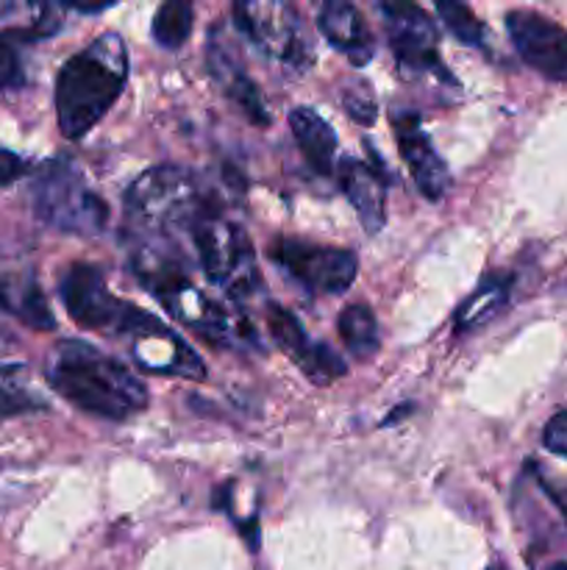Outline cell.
<instances>
[{"mask_svg": "<svg viewBox=\"0 0 567 570\" xmlns=\"http://www.w3.org/2000/svg\"><path fill=\"white\" fill-rule=\"evenodd\" d=\"M131 271L142 282V287L167 312H172L176 321H181L183 326L198 332L209 343L231 351L259 348L261 345L248 317L233 315L226 306L217 304L215 298H209L203 289L195 287L187 265H183L176 250L150 243L139 245L131 254Z\"/></svg>", "mask_w": 567, "mask_h": 570, "instance_id": "6da1fadb", "label": "cell"}, {"mask_svg": "<svg viewBox=\"0 0 567 570\" xmlns=\"http://www.w3.org/2000/svg\"><path fill=\"white\" fill-rule=\"evenodd\" d=\"M50 387L76 410L103 421H128L148 406V387L122 362L83 340H59L44 362Z\"/></svg>", "mask_w": 567, "mask_h": 570, "instance_id": "7a4b0ae2", "label": "cell"}, {"mask_svg": "<svg viewBox=\"0 0 567 570\" xmlns=\"http://www.w3.org/2000/svg\"><path fill=\"white\" fill-rule=\"evenodd\" d=\"M128 48L120 33L106 31L64 61L56 78V120L67 139L92 131L117 104L128 81Z\"/></svg>", "mask_w": 567, "mask_h": 570, "instance_id": "3957f363", "label": "cell"}, {"mask_svg": "<svg viewBox=\"0 0 567 570\" xmlns=\"http://www.w3.org/2000/svg\"><path fill=\"white\" fill-rule=\"evenodd\" d=\"M209 212H217L215 198L192 170L176 165L150 167L126 193L128 223L150 237L189 232Z\"/></svg>", "mask_w": 567, "mask_h": 570, "instance_id": "277c9868", "label": "cell"}, {"mask_svg": "<svg viewBox=\"0 0 567 570\" xmlns=\"http://www.w3.org/2000/svg\"><path fill=\"white\" fill-rule=\"evenodd\" d=\"M31 198L39 220L56 232L92 237L103 232L109 220V206L89 187L87 173L70 156H53L39 165Z\"/></svg>", "mask_w": 567, "mask_h": 570, "instance_id": "5b68a950", "label": "cell"}, {"mask_svg": "<svg viewBox=\"0 0 567 570\" xmlns=\"http://www.w3.org/2000/svg\"><path fill=\"white\" fill-rule=\"evenodd\" d=\"M189 234L206 278L228 298L250 301L265 289L253 243L239 223H231L220 212H209L189 228Z\"/></svg>", "mask_w": 567, "mask_h": 570, "instance_id": "8992f818", "label": "cell"}, {"mask_svg": "<svg viewBox=\"0 0 567 570\" xmlns=\"http://www.w3.org/2000/svg\"><path fill=\"white\" fill-rule=\"evenodd\" d=\"M59 295L70 321L87 332H106L111 337L131 340L161 323L139 306L117 298L106 284L103 271L83 262L67 267L59 282Z\"/></svg>", "mask_w": 567, "mask_h": 570, "instance_id": "52a82bcc", "label": "cell"}, {"mask_svg": "<svg viewBox=\"0 0 567 570\" xmlns=\"http://www.w3.org/2000/svg\"><path fill=\"white\" fill-rule=\"evenodd\" d=\"M237 28L267 56L278 61L284 72L292 78L304 76L315 65V45L304 20L289 3L272 0H253V3L233 6Z\"/></svg>", "mask_w": 567, "mask_h": 570, "instance_id": "ba28073f", "label": "cell"}, {"mask_svg": "<svg viewBox=\"0 0 567 570\" xmlns=\"http://www.w3.org/2000/svg\"><path fill=\"white\" fill-rule=\"evenodd\" d=\"M378 11L384 17L389 48H392L398 67L406 76H431L456 87V78L450 76L442 56H439L437 22L420 6L387 0V3L378 6Z\"/></svg>", "mask_w": 567, "mask_h": 570, "instance_id": "9c48e42d", "label": "cell"}, {"mask_svg": "<svg viewBox=\"0 0 567 570\" xmlns=\"http://www.w3.org/2000/svg\"><path fill=\"white\" fill-rule=\"evenodd\" d=\"M270 259L287 273L292 282L309 293L342 295L350 289L359 273V259L354 250L334 248V245H315L306 239L278 237L270 245Z\"/></svg>", "mask_w": 567, "mask_h": 570, "instance_id": "30bf717a", "label": "cell"}, {"mask_svg": "<svg viewBox=\"0 0 567 570\" xmlns=\"http://www.w3.org/2000/svg\"><path fill=\"white\" fill-rule=\"evenodd\" d=\"M511 45L528 67L548 81L567 83V31L539 11L515 9L506 14Z\"/></svg>", "mask_w": 567, "mask_h": 570, "instance_id": "8fae6325", "label": "cell"}, {"mask_svg": "<svg viewBox=\"0 0 567 570\" xmlns=\"http://www.w3.org/2000/svg\"><path fill=\"white\" fill-rule=\"evenodd\" d=\"M267 328H270L272 340L287 351L289 360L315 384H331L342 379L345 371H348L345 360H339L334 348H328L326 343H315L304 332L298 317L284 309V306L267 304Z\"/></svg>", "mask_w": 567, "mask_h": 570, "instance_id": "7c38bea8", "label": "cell"}, {"mask_svg": "<svg viewBox=\"0 0 567 570\" xmlns=\"http://www.w3.org/2000/svg\"><path fill=\"white\" fill-rule=\"evenodd\" d=\"M392 128L395 139H398V150L404 156L406 167H409L411 178H415L417 189L428 200H442L450 187V173L442 156L434 150L428 134L422 131L420 115H415V111H392Z\"/></svg>", "mask_w": 567, "mask_h": 570, "instance_id": "4fadbf2b", "label": "cell"}, {"mask_svg": "<svg viewBox=\"0 0 567 570\" xmlns=\"http://www.w3.org/2000/svg\"><path fill=\"white\" fill-rule=\"evenodd\" d=\"M131 360L145 373H159V376H178L189 382L206 379V365L167 323L148 328V332L131 337Z\"/></svg>", "mask_w": 567, "mask_h": 570, "instance_id": "5bb4252c", "label": "cell"}, {"mask_svg": "<svg viewBox=\"0 0 567 570\" xmlns=\"http://www.w3.org/2000/svg\"><path fill=\"white\" fill-rule=\"evenodd\" d=\"M206 67H209L211 81L220 87V92L226 95L253 126H270V111H267L265 95H261L259 87L250 81L242 61L237 59V53H233L222 39L209 37V45H206Z\"/></svg>", "mask_w": 567, "mask_h": 570, "instance_id": "9a60e30c", "label": "cell"}, {"mask_svg": "<svg viewBox=\"0 0 567 570\" xmlns=\"http://www.w3.org/2000/svg\"><path fill=\"white\" fill-rule=\"evenodd\" d=\"M339 187H342L345 198L359 215L361 226L367 234H378L387 223V173H384L381 161L372 159L370 165L359 159L345 156L339 161Z\"/></svg>", "mask_w": 567, "mask_h": 570, "instance_id": "2e32d148", "label": "cell"}, {"mask_svg": "<svg viewBox=\"0 0 567 570\" xmlns=\"http://www.w3.org/2000/svg\"><path fill=\"white\" fill-rule=\"evenodd\" d=\"M322 37L334 45L342 56H348L356 67H365L376 53V39L367 28L365 17L356 6L345 0H328L317 17Z\"/></svg>", "mask_w": 567, "mask_h": 570, "instance_id": "e0dca14e", "label": "cell"}, {"mask_svg": "<svg viewBox=\"0 0 567 570\" xmlns=\"http://www.w3.org/2000/svg\"><path fill=\"white\" fill-rule=\"evenodd\" d=\"M0 309L33 332H53L56 317L31 273H0Z\"/></svg>", "mask_w": 567, "mask_h": 570, "instance_id": "ac0fdd59", "label": "cell"}, {"mask_svg": "<svg viewBox=\"0 0 567 570\" xmlns=\"http://www.w3.org/2000/svg\"><path fill=\"white\" fill-rule=\"evenodd\" d=\"M289 128H292L295 145L304 154L306 165L317 176H331L337 161V134L334 128L309 106H298L289 111Z\"/></svg>", "mask_w": 567, "mask_h": 570, "instance_id": "d6986e66", "label": "cell"}, {"mask_svg": "<svg viewBox=\"0 0 567 570\" xmlns=\"http://www.w3.org/2000/svg\"><path fill=\"white\" fill-rule=\"evenodd\" d=\"M509 278H487L476 293L467 295L454 315L456 334L476 332V328L487 326L493 317H498L500 309L509 304Z\"/></svg>", "mask_w": 567, "mask_h": 570, "instance_id": "ffe728a7", "label": "cell"}, {"mask_svg": "<svg viewBox=\"0 0 567 570\" xmlns=\"http://www.w3.org/2000/svg\"><path fill=\"white\" fill-rule=\"evenodd\" d=\"M337 332L356 360H370L378 354V321L367 304L345 306L337 317Z\"/></svg>", "mask_w": 567, "mask_h": 570, "instance_id": "44dd1931", "label": "cell"}, {"mask_svg": "<svg viewBox=\"0 0 567 570\" xmlns=\"http://www.w3.org/2000/svg\"><path fill=\"white\" fill-rule=\"evenodd\" d=\"M48 410V401L33 390L26 365H0V417Z\"/></svg>", "mask_w": 567, "mask_h": 570, "instance_id": "7402d4cb", "label": "cell"}, {"mask_svg": "<svg viewBox=\"0 0 567 570\" xmlns=\"http://www.w3.org/2000/svg\"><path fill=\"white\" fill-rule=\"evenodd\" d=\"M195 11L183 0H167L153 14V39L165 50H178L192 33Z\"/></svg>", "mask_w": 567, "mask_h": 570, "instance_id": "603a6c76", "label": "cell"}, {"mask_svg": "<svg viewBox=\"0 0 567 570\" xmlns=\"http://www.w3.org/2000/svg\"><path fill=\"white\" fill-rule=\"evenodd\" d=\"M437 14L439 20H442V26L450 31V37L459 39L467 48H481L484 39H487L484 22L478 20L465 3H456V0H437Z\"/></svg>", "mask_w": 567, "mask_h": 570, "instance_id": "cb8c5ba5", "label": "cell"}, {"mask_svg": "<svg viewBox=\"0 0 567 570\" xmlns=\"http://www.w3.org/2000/svg\"><path fill=\"white\" fill-rule=\"evenodd\" d=\"M26 87V65H22L20 42L11 33L0 31V89Z\"/></svg>", "mask_w": 567, "mask_h": 570, "instance_id": "d4e9b609", "label": "cell"}, {"mask_svg": "<svg viewBox=\"0 0 567 570\" xmlns=\"http://www.w3.org/2000/svg\"><path fill=\"white\" fill-rule=\"evenodd\" d=\"M342 109L348 111L350 120H356L359 126H372L376 120V95L370 92V83L359 81L350 83L348 89H342Z\"/></svg>", "mask_w": 567, "mask_h": 570, "instance_id": "484cf974", "label": "cell"}, {"mask_svg": "<svg viewBox=\"0 0 567 570\" xmlns=\"http://www.w3.org/2000/svg\"><path fill=\"white\" fill-rule=\"evenodd\" d=\"M543 445L556 456H567V412H556L543 432Z\"/></svg>", "mask_w": 567, "mask_h": 570, "instance_id": "4316f807", "label": "cell"}, {"mask_svg": "<svg viewBox=\"0 0 567 570\" xmlns=\"http://www.w3.org/2000/svg\"><path fill=\"white\" fill-rule=\"evenodd\" d=\"M31 170L33 165L26 159V156L0 148V187H9V184L20 181V178L28 176Z\"/></svg>", "mask_w": 567, "mask_h": 570, "instance_id": "83f0119b", "label": "cell"}, {"mask_svg": "<svg viewBox=\"0 0 567 570\" xmlns=\"http://www.w3.org/2000/svg\"><path fill=\"white\" fill-rule=\"evenodd\" d=\"M548 570H567V562H554Z\"/></svg>", "mask_w": 567, "mask_h": 570, "instance_id": "f1b7e54d", "label": "cell"}, {"mask_svg": "<svg viewBox=\"0 0 567 570\" xmlns=\"http://www.w3.org/2000/svg\"><path fill=\"white\" fill-rule=\"evenodd\" d=\"M487 570H506V568H504V566H498V562H495V566H489Z\"/></svg>", "mask_w": 567, "mask_h": 570, "instance_id": "f546056e", "label": "cell"}]
</instances>
